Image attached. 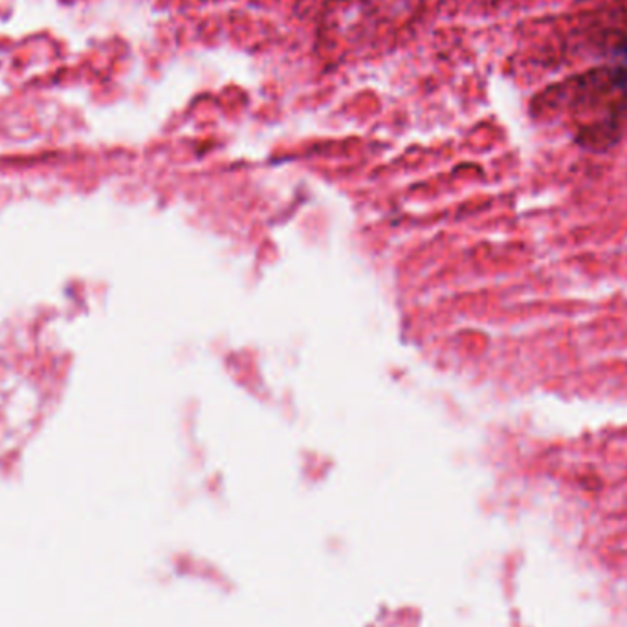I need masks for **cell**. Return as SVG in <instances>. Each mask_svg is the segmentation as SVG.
<instances>
[{
  "label": "cell",
  "instance_id": "obj_1",
  "mask_svg": "<svg viewBox=\"0 0 627 627\" xmlns=\"http://www.w3.org/2000/svg\"><path fill=\"white\" fill-rule=\"evenodd\" d=\"M616 80H618V83H620V85H627V61L626 65H624V67H620V70H618V74H616Z\"/></svg>",
  "mask_w": 627,
  "mask_h": 627
}]
</instances>
